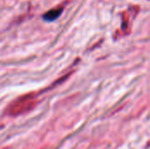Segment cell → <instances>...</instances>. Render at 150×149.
<instances>
[{"label": "cell", "instance_id": "6da1fadb", "mask_svg": "<svg viewBox=\"0 0 150 149\" xmlns=\"http://www.w3.org/2000/svg\"><path fill=\"white\" fill-rule=\"evenodd\" d=\"M33 97H30V96H25V98H19L15 104H13L10 108V113L11 114H18L22 112L28 111L30 108H32L33 104Z\"/></svg>", "mask_w": 150, "mask_h": 149}, {"label": "cell", "instance_id": "7a4b0ae2", "mask_svg": "<svg viewBox=\"0 0 150 149\" xmlns=\"http://www.w3.org/2000/svg\"><path fill=\"white\" fill-rule=\"evenodd\" d=\"M62 10H63L62 8H56V9L50 10L49 11H47V13H45L43 15V19L46 21H48V22L54 21L57 18L60 17V15L62 12Z\"/></svg>", "mask_w": 150, "mask_h": 149}]
</instances>
